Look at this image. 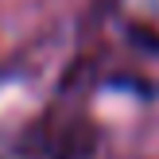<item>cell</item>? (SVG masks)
Segmentation results:
<instances>
[]
</instances>
